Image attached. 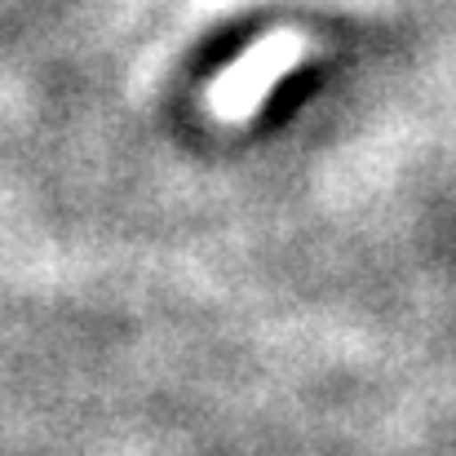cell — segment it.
<instances>
[{
    "label": "cell",
    "mask_w": 456,
    "mask_h": 456,
    "mask_svg": "<svg viewBox=\"0 0 456 456\" xmlns=\"http://www.w3.org/2000/svg\"><path fill=\"white\" fill-rule=\"evenodd\" d=\"M310 45H314V40H310L305 31H297V27H275V31H266V36L253 40L222 76L208 80V89H204V111H208L217 125H248V120L266 107V98L275 94V85L305 62Z\"/></svg>",
    "instance_id": "cell-1"
}]
</instances>
